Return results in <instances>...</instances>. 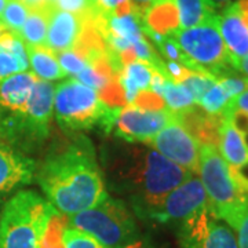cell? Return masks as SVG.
Returning a JSON list of instances; mask_svg holds the SVG:
<instances>
[{"instance_id": "obj_23", "label": "cell", "mask_w": 248, "mask_h": 248, "mask_svg": "<svg viewBox=\"0 0 248 248\" xmlns=\"http://www.w3.org/2000/svg\"><path fill=\"white\" fill-rule=\"evenodd\" d=\"M27 51L32 73L39 79L51 81L66 78L55 53L47 46H27Z\"/></svg>"}, {"instance_id": "obj_20", "label": "cell", "mask_w": 248, "mask_h": 248, "mask_svg": "<svg viewBox=\"0 0 248 248\" xmlns=\"http://www.w3.org/2000/svg\"><path fill=\"white\" fill-rule=\"evenodd\" d=\"M218 146L221 156L229 164V167L241 166L248 160V151L243 140V135L233 127L231 120L225 116L219 127Z\"/></svg>"}, {"instance_id": "obj_8", "label": "cell", "mask_w": 248, "mask_h": 248, "mask_svg": "<svg viewBox=\"0 0 248 248\" xmlns=\"http://www.w3.org/2000/svg\"><path fill=\"white\" fill-rule=\"evenodd\" d=\"M37 79L27 71L0 81V137L13 142H35L28 122V107Z\"/></svg>"}, {"instance_id": "obj_26", "label": "cell", "mask_w": 248, "mask_h": 248, "mask_svg": "<svg viewBox=\"0 0 248 248\" xmlns=\"http://www.w3.org/2000/svg\"><path fill=\"white\" fill-rule=\"evenodd\" d=\"M28 14H29V9L22 1L9 0L6 7L3 10V13H1V16H0V21L4 24L7 31L19 36L21 29L27 21Z\"/></svg>"}, {"instance_id": "obj_43", "label": "cell", "mask_w": 248, "mask_h": 248, "mask_svg": "<svg viewBox=\"0 0 248 248\" xmlns=\"http://www.w3.org/2000/svg\"><path fill=\"white\" fill-rule=\"evenodd\" d=\"M241 135H243V140H244V143H246V148H247V151H248V131H247V133L241 134Z\"/></svg>"}, {"instance_id": "obj_34", "label": "cell", "mask_w": 248, "mask_h": 248, "mask_svg": "<svg viewBox=\"0 0 248 248\" xmlns=\"http://www.w3.org/2000/svg\"><path fill=\"white\" fill-rule=\"evenodd\" d=\"M231 171L233 178L237 182V185L240 186V189L244 193H248V160L246 163H243L241 166L231 167Z\"/></svg>"}, {"instance_id": "obj_36", "label": "cell", "mask_w": 248, "mask_h": 248, "mask_svg": "<svg viewBox=\"0 0 248 248\" xmlns=\"http://www.w3.org/2000/svg\"><path fill=\"white\" fill-rule=\"evenodd\" d=\"M153 0H133V6L135 11L140 14V16H143V13L148 10V7L152 4Z\"/></svg>"}, {"instance_id": "obj_28", "label": "cell", "mask_w": 248, "mask_h": 248, "mask_svg": "<svg viewBox=\"0 0 248 248\" xmlns=\"http://www.w3.org/2000/svg\"><path fill=\"white\" fill-rule=\"evenodd\" d=\"M63 248H107L93 236L66 225L61 234Z\"/></svg>"}, {"instance_id": "obj_38", "label": "cell", "mask_w": 248, "mask_h": 248, "mask_svg": "<svg viewBox=\"0 0 248 248\" xmlns=\"http://www.w3.org/2000/svg\"><path fill=\"white\" fill-rule=\"evenodd\" d=\"M19 1H22L28 9H36V7H39V6L46 4L48 0H19Z\"/></svg>"}, {"instance_id": "obj_24", "label": "cell", "mask_w": 248, "mask_h": 248, "mask_svg": "<svg viewBox=\"0 0 248 248\" xmlns=\"http://www.w3.org/2000/svg\"><path fill=\"white\" fill-rule=\"evenodd\" d=\"M161 98L164 101L166 108L170 109L171 112H174V113L185 112L189 108L196 105L193 95L190 94V91L186 87H184L182 84L174 83L170 79L166 81V84L163 87Z\"/></svg>"}, {"instance_id": "obj_13", "label": "cell", "mask_w": 248, "mask_h": 248, "mask_svg": "<svg viewBox=\"0 0 248 248\" xmlns=\"http://www.w3.org/2000/svg\"><path fill=\"white\" fill-rule=\"evenodd\" d=\"M231 65L237 69L240 61L248 55V22L240 11L237 1L231 3L222 10L217 18Z\"/></svg>"}, {"instance_id": "obj_7", "label": "cell", "mask_w": 248, "mask_h": 248, "mask_svg": "<svg viewBox=\"0 0 248 248\" xmlns=\"http://www.w3.org/2000/svg\"><path fill=\"white\" fill-rule=\"evenodd\" d=\"M217 18L199 27L179 29L171 36L190 61L193 71L207 72L218 79L229 75V69L233 66L229 62Z\"/></svg>"}, {"instance_id": "obj_16", "label": "cell", "mask_w": 248, "mask_h": 248, "mask_svg": "<svg viewBox=\"0 0 248 248\" xmlns=\"http://www.w3.org/2000/svg\"><path fill=\"white\" fill-rule=\"evenodd\" d=\"M54 90L50 81L37 79L28 107V122L33 141H43L48 135V127L54 112Z\"/></svg>"}, {"instance_id": "obj_14", "label": "cell", "mask_w": 248, "mask_h": 248, "mask_svg": "<svg viewBox=\"0 0 248 248\" xmlns=\"http://www.w3.org/2000/svg\"><path fill=\"white\" fill-rule=\"evenodd\" d=\"M84 31V17L72 14L68 11L57 9L53 11L48 29L46 46L54 53H61L68 50H76Z\"/></svg>"}, {"instance_id": "obj_12", "label": "cell", "mask_w": 248, "mask_h": 248, "mask_svg": "<svg viewBox=\"0 0 248 248\" xmlns=\"http://www.w3.org/2000/svg\"><path fill=\"white\" fill-rule=\"evenodd\" d=\"M149 145L172 163L193 174L199 172L200 143L178 120L177 116L149 142Z\"/></svg>"}, {"instance_id": "obj_29", "label": "cell", "mask_w": 248, "mask_h": 248, "mask_svg": "<svg viewBox=\"0 0 248 248\" xmlns=\"http://www.w3.org/2000/svg\"><path fill=\"white\" fill-rule=\"evenodd\" d=\"M60 66L66 76H78L87 65L86 57L78 50H68L55 53Z\"/></svg>"}, {"instance_id": "obj_3", "label": "cell", "mask_w": 248, "mask_h": 248, "mask_svg": "<svg viewBox=\"0 0 248 248\" xmlns=\"http://www.w3.org/2000/svg\"><path fill=\"white\" fill-rule=\"evenodd\" d=\"M58 213L33 190H21L0 214V248H40L50 221Z\"/></svg>"}, {"instance_id": "obj_27", "label": "cell", "mask_w": 248, "mask_h": 248, "mask_svg": "<svg viewBox=\"0 0 248 248\" xmlns=\"http://www.w3.org/2000/svg\"><path fill=\"white\" fill-rule=\"evenodd\" d=\"M215 83H217V78L210 75V73H207V72L189 71L187 75L182 79V81L178 83V84H182L184 87H186L190 91V94L193 95L196 105H197L202 97L213 87Z\"/></svg>"}, {"instance_id": "obj_31", "label": "cell", "mask_w": 248, "mask_h": 248, "mask_svg": "<svg viewBox=\"0 0 248 248\" xmlns=\"http://www.w3.org/2000/svg\"><path fill=\"white\" fill-rule=\"evenodd\" d=\"M97 6L99 11L110 13L115 16L137 13L133 6V0H97Z\"/></svg>"}, {"instance_id": "obj_5", "label": "cell", "mask_w": 248, "mask_h": 248, "mask_svg": "<svg viewBox=\"0 0 248 248\" xmlns=\"http://www.w3.org/2000/svg\"><path fill=\"white\" fill-rule=\"evenodd\" d=\"M54 112L65 130L81 131L99 127L109 133L113 130L120 109L107 105L97 91L78 79H68L55 86Z\"/></svg>"}, {"instance_id": "obj_35", "label": "cell", "mask_w": 248, "mask_h": 248, "mask_svg": "<svg viewBox=\"0 0 248 248\" xmlns=\"http://www.w3.org/2000/svg\"><path fill=\"white\" fill-rule=\"evenodd\" d=\"M226 109H240V110H244L248 113V89L243 91L236 98H233Z\"/></svg>"}, {"instance_id": "obj_4", "label": "cell", "mask_w": 248, "mask_h": 248, "mask_svg": "<svg viewBox=\"0 0 248 248\" xmlns=\"http://www.w3.org/2000/svg\"><path fill=\"white\" fill-rule=\"evenodd\" d=\"M199 174L211 215L236 229L241 215L247 210L248 197L237 185L229 164L217 146H200Z\"/></svg>"}, {"instance_id": "obj_19", "label": "cell", "mask_w": 248, "mask_h": 248, "mask_svg": "<svg viewBox=\"0 0 248 248\" xmlns=\"http://www.w3.org/2000/svg\"><path fill=\"white\" fill-rule=\"evenodd\" d=\"M143 29L171 36L179 31V16L175 0H153L142 16Z\"/></svg>"}, {"instance_id": "obj_21", "label": "cell", "mask_w": 248, "mask_h": 248, "mask_svg": "<svg viewBox=\"0 0 248 248\" xmlns=\"http://www.w3.org/2000/svg\"><path fill=\"white\" fill-rule=\"evenodd\" d=\"M179 29L199 27L217 18L218 4L213 0H175Z\"/></svg>"}, {"instance_id": "obj_17", "label": "cell", "mask_w": 248, "mask_h": 248, "mask_svg": "<svg viewBox=\"0 0 248 248\" xmlns=\"http://www.w3.org/2000/svg\"><path fill=\"white\" fill-rule=\"evenodd\" d=\"M155 71L156 66H153L149 62L138 60L124 65L122 72L119 73V86L123 91L125 107L133 105L140 93L151 89V81Z\"/></svg>"}, {"instance_id": "obj_40", "label": "cell", "mask_w": 248, "mask_h": 248, "mask_svg": "<svg viewBox=\"0 0 248 248\" xmlns=\"http://www.w3.org/2000/svg\"><path fill=\"white\" fill-rule=\"evenodd\" d=\"M237 69H239L240 72H243V73L248 78V55H246V57L240 61Z\"/></svg>"}, {"instance_id": "obj_33", "label": "cell", "mask_w": 248, "mask_h": 248, "mask_svg": "<svg viewBox=\"0 0 248 248\" xmlns=\"http://www.w3.org/2000/svg\"><path fill=\"white\" fill-rule=\"evenodd\" d=\"M237 231V247L248 248V207L241 215L239 223L236 226Z\"/></svg>"}, {"instance_id": "obj_25", "label": "cell", "mask_w": 248, "mask_h": 248, "mask_svg": "<svg viewBox=\"0 0 248 248\" xmlns=\"http://www.w3.org/2000/svg\"><path fill=\"white\" fill-rule=\"evenodd\" d=\"M231 101L232 98L226 93V90L217 80V83L204 94L197 105L208 115H222Z\"/></svg>"}, {"instance_id": "obj_1", "label": "cell", "mask_w": 248, "mask_h": 248, "mask_svg": "<svg viewBox=\"0 0 248 248\" xmlns=\"http://www.w3.org/2000/svg\"><path fill=\"white\" fill-rule=\"evenodd\" d=\"M36 178L47 202L65 217L93 208L109 196L93 145L84 137L51 153Z\"/></svg>"}, {"instance_id": "obj_39", "label": "cell", "mask_w": 248, "mask_h": 248, "mask_svg": "<svg viewBox=\"0 0 248 248\" xmlns=\"http://www.w3.org/2000/svg\"><path fill=\"white\" fill-rule=\"evenodd\" d=\"M237 6H239L240 11L243 13V16L248 22V0H237Z\"/></svg>"}, {"instance_id": "obj_15", "label": "cell", "mask_w": 248, "mask_h": 248, "mask_svg": "<svg viewBox=\"0 0 248 248\" xmlns=\"http://www.w3.org/2000/svg\"><path fill=\"white\" fill-rule=\"evenodd\" d=\"M35 172V160L0 143V197L18 186L31 184Z\"/></svg>"}, {"instance_id": "obj_18", "label": "cell", "mask_w": 248, "mask_h": 248, "mask_svg": "<svg viewBox=\"0 0 248 248\" xmlns=\"http://www.w3.org/2000/svg\"><path fill=\"white\" fill-rule=\"evenodd\" d=\"M29 68L27 45L16 33L6 31L0 37V81Z\"/></svg>"}, {"instance_id": "obj_30", "label": "cell", "mask_w": 248, "mask_h": 248, "mask_svg": "<svg viewBox=\"0 0 248 248\" xmlns=\"http://www.w3.org/2000/svg\"><path fill=\"white\" fill-rule=\"evenodd\" d=\"M55 7L80 17H90L98 11L97 3L94 0H57Z\"/></svg>"}, {"instance_id": "obj_9", "label": "cell", "mask_w": 248, "mask_h": 248, "mask_svg": "<svg viewBox=\"0 0 248 248\" xmlns=\"http://www.w3.org/2000/svg\"><path fill=\"white\" fill-rule=\"evenodd\" d=\"M205 210H208L205 190L200 178L193 174L166 196L149 219L159 223H175L179 226Z\"/></svg>"}, {"instance_id": "obj_41", "label": "cell", "mask_w": 248, "mask_h": 248, "mask_svg": "<svg viewBox=\"0 0 248 248\" xmlns=\"http://www.w3.org/2000/svg\"><path fill=\"white\" fill-rule=\"evenodd\" d=\"M7 1H9V0H0V16H1L3 10H4V7H6Z\"/></svg>"}, {"instance_id": "obj_32", "label": "cell", "mask_w": 248, "mask_h": 248, "mask_svg": "<svg viewBox=\"0 0 248 248\" xmlns=\"http://www.w3.org/2000/svg\"><path fill=\"white\" fill-rule=\"evenodd\" d=\"M218 81L222 84V87L226 90L229 97L233 99L240 95L243 91L248 89V78H240V76H232L225 75L222 78H218Z\"/></svg>"}, {"instance_id": "obj_6", "label": "cell", "mask_w": 248, "mask_h": 248, "mask_svg": "<svg viewBox=\"0 0 248 248\" xmlns=\"http://www.w3.org/2000/svg\"><path fill=\"white\" fill-rule=\"evenodd\" d=\"M66 222L107 248H122L140 237L131 211L123 200L110 196L93 208L66 217Z\"/></svg>"}, {"instance_id": "obj_22", "label": "cell", "mask_w": 248, "mask_h": 248, "mask_svg": "<svg viewBox=\"0 0 248 248\" xmlns=\"http://www.w3.org/2000/svg\"><path fill=\"white\" fill-rule=\"evenodd\" d=\"M54 10H55V4L50 1L36 9H29L27 21L19 33V37L24 40L25 45L46 46L48 22Z\"/></svg>"}, {"instance_id": "obj_2", "label": "cell", "mask_w": 248, "mask_h": 248, "mask_svg": "<svg viewBox=\"0 0 248 248\" xmlns=\"http://www.w3.org/2000/svg\"><path fill=\"white\" fill-rule=\"evenodd\" d=\"M128 166L119 171L117 177L124 185L135 190L134 210L149 218L170 192L185 182L193 172L172 163L155 149L137 152Z\"/></svg>"}, {"instance_id": "obj_10", "label": "cell", "mask_w": 248, "mask_h": 248, "mask_svg": "<svg viewBox=\"0 0 248 248\" xmlns=\"http://www.w3.org/2000/svg\"><path fill=\"white\" fill-rule=\"evenodd\" d=\"M175 113L167 108L143 109L127 105L120 109L113 131L127 142H149L175 119Z\"/></svg>"}, {"instance_id": "obj_42", "label": "cell", "mask_w": 248, "mask_h": 248, "mask_svg": "<svg viewBox=\"0 0 248 248\" xmlns=\"http://www.w3.org/2000/svg\"><path fill=\"white\" fill-rule=\"evenodd\" d=\"M6 31H7V28L4 27V24H3V22L0 21V37L3 36V33H4Z\"/></svg>"}, {"instance_id": "obj_11", "label": "cell", "mask_w": 248, "mask_h": 248, "mask_svg": "<svg viewBox=\"0 0 248 248\" xmlns=\"http://www.w3.org/2000/svg\"><path fill=\"white\" fill-rule=\"evenodd\" d=\"M178 241L181 248H239L233 229L213 217L210 210L181 223Z\"/></svg>"}, {"instance_id": "obj_44", "label": "cell", "mask_w": 248, "mask_h": 248, "mask_svg": "<svg viewBox=\"0 0 248 248\" xmlns=\"http://www.w3.org/2000/svg\"><path fill=\"white\" fill-rule=\"evenodd\" d=\"M214 3H217L218 6L221 4V3H226V1H229V0H213Z\"/></svg>"}, {"instance_id": "obj_37", "label": "cell", "mask_w": 248, "mask_h": 248, "mask_svg": "<svg viewBox=\"0 0 248 248\" xmlns=\"http://www.w3.org/2000/svg\"><path fill=\"white\" fill-rule=\"evenodd\" d=\"M122 248H156L153 244H152L149 240L146 239H137L133 243H130V244H127V246H124Z\"/></svg>"}]
</instances>
